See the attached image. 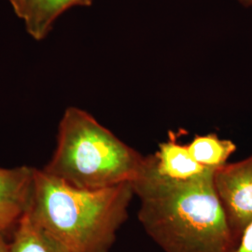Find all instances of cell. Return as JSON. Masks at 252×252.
I'll list each match as a JSON object with an SVG mask.
<instances>
[{
  "mask_svg": "<svg viewBox=\"0 0 252 252\" xmlns=\"http://www.w3.org/2000/svg\"><path fill=\"white\" fill-rule=\"evenodd\" d=\"M213 183L237 246L252 221V154L242 161L216 168Z\"/></svg>",
  "mask_w": 252,
  "mask_h": 252,
  "instance_id": "277c9868",
  "label": "cell"
},
{
  "mask_svg": "<svg viewBox=\"0 0 252 252\" xmlns=\"http://www.w3.org/2000/svg\"><path fill=\"white\" fill-rule=\"evenodd\" d=\"M239 3H241L245 7H252V0H238Z\"/></svg>",
  "mask_w": 252,
  "mask_h": 252,
  "instance_id": "4fadbf2b",
  "label": "cell"
},
{
  "mask_svg": "<svg viewBox=\"0 0 252 252\" xmlns=\"http://www.w3.org/2000/svg\"><path fill=\"white\" fill-rule=\"evenodd\" d=\"M145 162L146 156L89 112L69 107L58 126L55 151L42 170L74 189L97 190L132 183Z\"/></svg>",
  "mask_w": 252,
  "mask_h": 252,
  "instance_id": "3957f363",
  "label": "cell"
},
{
  "mask_svg": "<svg viewBox=\"0 0 252 252\" xmlns=\"http://www.w3.org/2000/svg\"><path fill=\"white\" fill-rule=\"evenodd\" d=\"M187 146L192 158L209 168L224 165L237 149L232 140L221 139L216 134L196 135Z\"/></svg>",
  "mask_w": 252,
  "mask_h": 252,
  "instance_id": "9c48e42d",
  "label": "cell"
},
{
  "mask_svg": "<svg viewBox=\"0 0 252 252\" xmlns=\"http://www.w3.org/2000/svg\"><path fill=\"white\" fill-rule=\"evenodd\" d=\"M9 252H74L38 225L27 212L9 236Z\"/></svg>",
  "mask_w": 252,
  "mask_h": 252,
  "instance_id": "ba28073f",
  "label": "cell"
},
{
  "mask_svg": "<svg viewBox=\"0 0 252 252\" xmlns=\"http://www.w3.org/2000/svg\"><path fill=\"white\" fill-rule=\"evenodd\" d=\"M93 0H29L22 20L36 40L45 38L61 14L75 6H90Z\"/></svg>",
  "mask_w": 252,
  "mask_h": 252,
  "instance_id": "52a82bcc",
  "label": "cell"
},
{
  "mask_svg": "<svg viewBox=\"0 0 252 252\" xmlns=\"http://www.w3.org/2000/svg\"><path fill=\"white\" fill-rule=\"evenodd\" d=\"M8 1L13 11L15 12V14L18 16L19 18H22L29 0H8Z\"/></svg>",
  "mask_w": 252,
  "mask_h": 252,
  "instance_id": "8fae6325",
  "label": "cell"
},
{
  "mask_svg": "<svg viewBox=\"0 0 252 252\" xmlns=\"http://www.w3.org/2000/svg\"><path fill=\"white\" fill-rule=\"evenodd\" d=\"M0 252H9V241L3 234H0Z\"/></svg>",
  "mask_w": 252,
  "mask_h": 252,
  "instance_id": "7c38bea8",
  "label": "cell"
},
{
  "mask_svg": "<svg viewBox=\"0 0 252 252\" xmlns=\"http://www.w3.org/2000/svg\"><path fill=\"white\" fill-rule=\"evenodd\" d=\"M154 155L159 173L172 180H189L209 168L199 164L190 155L188 146L179 143L174 134L159 144Z\"/></svg>",
  "mask_w": 252,
  "mask_h": 252,
  "instance_id": "8992f818",
  "label": "cell"
},
{
  "mask_svg": "<svg viewBox=\"0 0 252 252\" xmlns=\"http://www.w3.org/2000/svg\"><path fill=\"white\" fill-rule=\"evenodd\" d=\"M216 168L186 180L157 169L155 155L132 182L138 220L164 252H234L236 244L213 183Z\"/></svg>",
  "mask_w": 252,
  "mask_h": 252,
  "instance_id": "6da1fadb",
  "label": "cell"
},
{
  "mask_svg": "<svg viewBox=\"0 0 252 252\" xmlns=\"http://www.w3.org/2000/svg\"><path fill=\"white\" fill-rule=\"evenodd\" d=\"M134 196L130 182L97 190L74 189L36 168L28 213L74 252H109Z\"/></svg>",
  "mask_w": 252,
  "mask_h": 252,
  "instance_id": "7a4b0ae2",
  "label": "cell"
},
{
  "mask_svg": "<svg viewBox=\"0 0 252 252\" xmlns=\"http://www.w3.org/2000/svg\"><path fill=\"white\" fill-rule=\"evenodd\" d=\"M234 252H252V221L245 229Z\"/></svg>",
  "mask_w": 252,
  "mask_h": 252,
  "instance_id": "30bf717a",
  "label": "cell"
},
{
  "mask_svg": "<svg viewBox=\"0 0 252 252\" xmlns=\"http://www.w3.org/2000/svg\"><path fill=\"white\" fill-rule=\"evenodd\" d=\"M35 167H0V234L10 236L31 206Z\"/></svg>",
  "mask_w": 252,
  "mask_h": 252,
  "instance_id": "5b68a950",
  "label": "cell"
}]
</instances>
